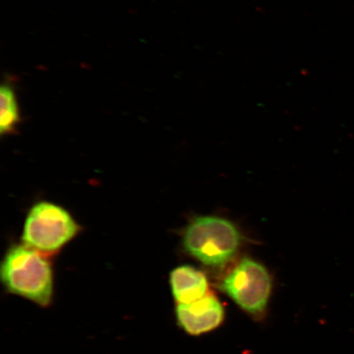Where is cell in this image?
<instances>
[{
	"instance_id": "obj_4",
	"label": "cell",
	"mask_w": 354,
	"mask_h": 354,
	"mask_svg": "<svg viewBox=\"0 0 354 354\" xmlns=\"http://www.w3.org/2000/svg\"><path fill=\"white\" fill-rule=\"evenodd\" d=\"M219 288L243 311L258 317L268 307L272 279L263 265L243 259L223 277Z\"/></svg>"
},
{
	"instance_id": "obj_1",
	"label": "cell",
	"mask_w": 354,
	"mask_h": 354,
	"mask_svg": "<svg viewBox=\"0 0 354 354\" xmlns=\"http://www.w3.org/2000/svg\"><path fill=\"white\" fill-rule=\"evenodd\" d=\"M4 287L39 306L47 307L54 295L51 264L39 251L28 245H15L4 256L0 269Z\"/></svg>"
},
{
	"instance_id": "obj_3",
	"label": "cell",
	"mask_w": 354,
	"mask_h": 354,
	"mask_svg": "<svg viewBox=\"0 0 354 354\" xmlns=\"http://www.w3.org/2000/svg\"><path fill=\"white\" fill-rule=\"evenodd\" d=\"M78 225L63 207L48 202L38 203L26 218L22 241L44 253L61 249L76 236Z\"/></svg>"
},
{
	"instance_id": "obj_2",
	"label": "cell",
	"mask_w": 354,
	"mask_h": 354,
	"mask_svg": "<svg viewBox=\"0 0 354 354\" xmlns=\"http://www.w3.org/2000/svg\"><path fill=\"white\" fill-rule=\"evenodd\" d=\"M241 234L231 221L219 216L194 218L185 229V251L199 262L211 268H221L236 255Z\"/></svg>"
},
{
	"instance_id": "obj_7",
	"label": "cell",
	"mask_w": 354,
	"mask_h": 354,
	"mask_svg": "<svg viewBox=\"0 0 354 354\" xmlns=\"http://www.w3.org/2000/svg\"><path fill=\"white\" fill-rule=\"evenodd\" d=\"M0 133L8 134L15 130L20 121L19 104L15 91L8 84H3L0 90Z\"/></svg>"
},
{
	"instance_id": "obj_5",
	"label": "cell",
	"mask_w": 354,
	"mask_h": 354,
	"mask_svg": "<svg viewBox=\"0 0 354 354\" xmlns=\"http://www.w3.org/2000/svg\"><path fill=\"white\" fill-rule=\"evenodd\" d=\"M224 308L212 293L189 304H178L176 315L179 326L187 333L199 335L214 330L223 323Z\"/></svg>"
},
{
	"instance_id": "obj_6",
	"label": "cell",
	"mask_w": 354,
	"mask_h": 354,
	"mask_svg": "<svg viewBox=\"0 0 354 354\" xmlns=\"http://www.w3.org/2000/svg\"><path fill=\"white\" fill-rule=\"evenodd\" d=\"M170 285L178 304L192 303L209 293L205 274L192 266L183 265L175 268L171 272Z\"/></svg>"
}]
</instances>
